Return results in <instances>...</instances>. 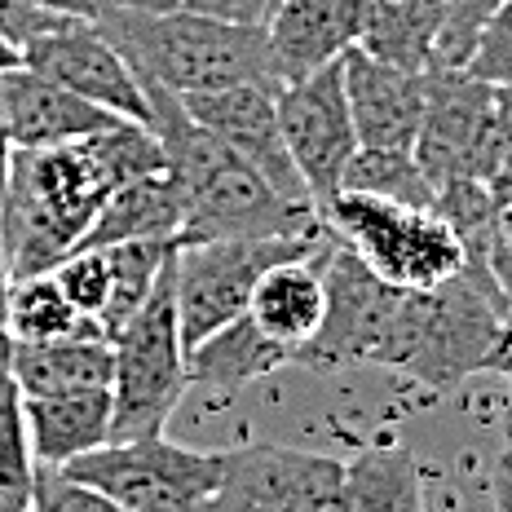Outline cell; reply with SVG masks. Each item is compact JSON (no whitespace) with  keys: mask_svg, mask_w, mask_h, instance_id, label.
Returning <instances> with one entry per match:
<instances>
[{"mask_svg":"<svg viewBox=\"0 0 512 512\" xmlns=\"http://www.w3.org/2000/svg\"><path fill=\"white\" fill-rule=\"evenodd\" d=\"M164 168L159 137L137 120H120L84 142L14 151L9 186L0 195V248L9 279L49 274L89 239L115 190Z\"/></svg>","mask_w":512,"mask_h":512,"instance_id":"cell-1","label":"cell"},{"mask_svg":"<svg viewBox=\"0 0 512 512\" xmlns=\"http://www.w3.org/2000/svg\"><path fill=\"white\" fill-rule=\"evenodd\" d=\"M151 102V133L164 146L168 173L177 177L186 226L181 243L208 239H287V234L327 230L323 217L305 204H292L270 186V177L248 164L234 146L208 133L195 115L181 106L177 93L146 84Z\"/></svg>","mask_w":512,"mask_h":512,"instance_id":"cell-2","label":"cell"},{"mask_svg":"<svg viewBox=\"0 0 512 512\" xmlns=\"http://www.w3.org/2000/svg\"><path fill=\"white\" fill-rule=\"evenodd\" d=\"M512 340L504 296L486 265L464 261L455 279L429 292H402L380 367L402 371L433 393L464 384L477 371H495V358Z\"/></svg>","mask_w":512,"mask_h":512,"instance_id":"cell-3","label":"cell"},{"mask_svg":"<svg viewBox=\"0 0 512 512\" xmlns=\"http://www.w3.org/2000/svg\"><path fill=\"white\" fill-rule=\"evenodd\" d=\"M98 27L115 40L142 84L177 93H208L239 80H274L265 23H226L208 14H137L111 9L98 14Z\"/></svg>","mask_w":512,"mask_h":512,"instance_id":"cell-4","label":"cell"},{"mask_svg":"<svg viewBox=\"0 0 512 512\" xmlns=\"http://www.w3.org/2000/svg\"><path fill=\"white\" fill-rule=\"evenodd\" d=\"M323 226L349 252H358L371 274L402 292H429L464 270V243L437 208H411L340 190Z\"/></svg>","mask_w":512,"mask_h":512,"instance_id":"cell-5","label":"cell"},{"mask_svg":"<svg viewBox=\"0 0 512 512\" xmlns=\"http://www.w3.org/2000/svg\"><path fill=\"white\" fill-rule=\"evenodd\" d=\"M332 230L318 234H287V239H208V243H177L173 252V301L177 327L186 354L221 332L226 323L248 314L256 283L265 270L296 256H314Z\"/></svg>","mask_w":512,"mask_h":512,"instance_id":"cell-6","label":"cell"},{"mask_svg":"<svg viewBox=\"0 0 512 512\" xmlns=\"http://www.w3.org/2000/svg\"><path fill=\"white\" fill-rule=\"evenodd\" d=\"M115 349V380H111V442H133V437L164 433L168 415L190 389L186 371V345L177 327V301H173V261L164 279L151 292V301L133 314V323L111 340Z\"/></svg>","mask_w":512,"mask_h":512,"instance_id":"cell-7","label":"cell"},{"mask_svg":"<svg viewBox=\"0 0 512 512\" xmlns=\"http://www.w3.org/2000/svg\"><path fill=\"white\" fill-rule=\"evenodd\" d=\"M415 159L433 195L460 181H482L495 190L512 186V151L495 111V84L468 71H433Z\"/></svg>","mask_w":512,"mask_h":512,"instance_id":"cell-8","label":"cell"},{"mask_svg":"<svg viewBox=\"0 0 512 512\" xmlns=\"http://www.w3.org/2000/svg\"><path fill=\"white\" fill-rule=\"evenodd\" d=\"M226 455L230 451H190L155 433L133 442H106L62 464V473L111 495L128 512H204L226 473Z\"/></svg>","mask_w":512,"mask_h":512,"instance_id":"cell-9","label":"cell"},{"mask_svg":"<svg viewBox=\"0 0 512 512\" xmlns=\"http://www.w3.org/2000/svg\"><path fill=\"white\" fill-rule=\"evenodd\" d=\"M323 283L327 309L309 345L296 349V367L309 371H345V367H380L384 340L393 332V318L402 305V287L384 283L367 270L358 252L340 239L323 248Z\"/></svg>","mask_w":512,"mask_h":512,"instance_id":"cell-10","label":"cell"},{"mask_svg":"<svg viewBox=\"0 0 512 512\" xmlns=\"http://www.w3.org/2000/svg\"><path fill=\"white\" fill-rule=\"evenodd\" d=\"M279 124L287 155H292L318 217H327V208L345 190V168L358 151L354 115H349L345 98V62H332L305 80L279 84Z\"/></svg>","mask_w":512,"mask_h":512,"instance_id":"cell-11","label":"cell"},{"mask_svg":"<svg viewBox=\"0 0 512 512\" xmlns=\"http://www.w3.org/2000/svg\"><path fill=\"white\" fill-rule=\"evenodd\" d=\"M345 464L279 442L234 446L204 512H332Z\"/></svg>","mask_w":512,"mask_h":512,"instance_id":"cell-12","label":"cell"},{"mask_svg":"<svg viewBox=\"0 0 512 512\" xmlns=\"http://www.w3.org/2000/svg\"><path fill=\"white\" fill-rule=\"evenodd\" d=\"M23 67L67 84L71 93L120 115V120H137V124L151 120L146 84L137 80V71L128 67L124 53L115 49V40L98 27V18H62L45 36L27 40Z\"/></svg>","mask_w":512,"mask_h":512,"instance_id":"cell-13","label":"cell"},{"mask_svg":"<svg viewBox=\"0 0 512 512\" xmlns=\"http://www.w3.org/2000/svg\"><path fill=\"white\" fill-rule=\"evenodd\" d=\"M181 106H186L208 133H217L221 142L234 146L248 164L261 168L283 199L314 208L292 155H287L283 124H279V84L274 80H239V84H226V89L186 93Z\"/></svg>","mask_w":512,"mask_h":512,"instance_id":"cell-14","label":"cell"},{"mask_svg":"<svg viewBox=\"0 0 512 512\" xmlns=\"http://www.w3.org/2000/svg\"><path fill=\"white\" fill-rule=\"evenodd\" d=\"M371 0H279L265 18L274 84L305 80L358 49Z\"/></svg>","mask_w":512,"mask_h":512,"instance_id":"cell-15","label":"cell"},{"mask_svg":"<svg viewBox=\"0 0 512 512\" xmlns=\"http://www.w3.org/2000/svg\"><path fill=\"white\" fill-rule=\"evenodd\" d=\"M340 62H345V98H349V115H354L358 146L415 151L424 106H429V76L402 71L362 49H349Z\"/></svg>","mask_w":512,"mask_h":512,"instance_id":"cell-16","label":"cell"},{"mask_svg":"<svg viewBox=\"0 0 512 512\" xmlns=\"http://www.w3.org/2000/svg\"><path fill=\"white\" fill-rule=\"evenodd\" d=\"M0 98H5L9 133H14L18 151H45V146L84 142V137H98L106 128L120 124V115L102 111L89 98L71 93L67 84L40 76V71L23 67V62L0 76Z\"/></svg>","mask_w":512,"mask_h":512,"instance_id":"cell-17","label":"cell"},{"mask_svg":"<svg viewBox=\"0 0 512 512\" xmlns=\"http://www.w3.org/2000/svg\"><path fill=\"white\" fill-rule=\"evenodd\" d=\"M9 376L23 398H58V393L111 389L115 349L106 336H62V340H18L9 354Z\"/></svg>","mask_w":512,"mask_h":512,"instance_id":"cell-18","label":"cell"},{"mask_svg":"<svg viewBox=\"0 0 512 512\" xmlns=\"http://www.w3.org/2000/svg\"><path fill=\"white\" fill-rule=\"evenodd\" d=\"M332 239V234H327ZM327 248V243H323ZM323 248L314 256H296V261H283L274 270H265V279L256 283L248 318L261 327L270 340L296 349L309 345L323 323V309H327V283H323Z\"/></svg>","mask_w":512,"mask_h":512,"instance_id":"cell-19","label":"cell"},{"mask_svg":"<svg viewBox=\"0 0 512 512\" xmlns=\"http://www.w3.org/2000/svg\"><path fill=\"white\" fill-rule=\"evenodd\" d=\"M23 411H27V433H31L36 464L62 468L111 442V420H115L111 389L23 398Z\"/></svg>","mask_w":512,"mask_h":512,"instance_id":"cell-20","label":"cell"},{"mask_svg":"<svg viewBox=\"0 0 512 512\" xmlns=\"http://www.w3.org/2000/svg\"><path fill=\"white\" fill-rule=\"evenodd\" d=\"M181 226H186V208H181V190L177 177L168 173H151L120 186L106 208L93 221L89 239L80 248H106V243H142V239H164V243H181Z\"/></svg>","mask_w":512,"mask_h":512,"instance_id":"cell-21","label":"cell"},{"mask_svg":"<svg viewBox=\"0 0 512 512\" xmlns=\"http://www.w3.org/2000/svg\"><path fill=\"white\" fill-rule=\"evenodd\" d=\"M287 362H292V349L270 340L243 314L221 327V332H212L208 340H199L186 354V371H190V384L239 393V389H248L252 380H265L270 371L287 367Z\"/></svg>","mask_w":512,"mask_h":512,"instance_id":"cell-22","label":"cell"},{"mask_svg":"<svg viewBox=\"0 0 512 512\" xmlns=\"http://www.w3.org/2000/svg\"><path fill=\"white\" fill-rule=\"evenodd\" d=\"M332 512H429L424 477L407 446H367L345 464Z\"/></svg>","mask_w":512,"mask_h":512,"instance_id":"cell-23","label":"cell"},{"mask_svg":"<svg viewBox=\"0 0 512 512\" xmlns=\"http://www.w3.org/2000/svg\"><path fill=\"white\" fill-rule=\"evenodd\" d=\"M446 0H371L358 49L402 71H433Z\"/></svg>","mask_w":512,"mask_h":512,"instance_id":"cell-24","label":"cell"},{"mask_svg":"<svg viewBox=\"0 0 512 512\" xmlns=\"http://www.w3.org/2000/svg\"><path fill=\"white\" fill-rule=\"evenodd\" d=\"M177 243L164 239H142V243H106L111 256V305L102 314V336L115 340L133 323V314L151 301V292L164 279L168 261H173Z\"/></svg>","mask_w":512,"mask_h":512,"instance_id":"cell-25","label":"cell"},{"mask_svg":"<svg viewBox=\"0 0 512 512\" xmlns=\"http://www.w3.org/2000/svg\"><path fill=\"white\" fill-rule=\"evenodd\" d=\"M9 336L18 340H62V336H102L98 323L80 314L67 301V292L49 274H31V279H14L9 287Z\"/></svg>","mask_w":512,"mask_h":512,"instance_id":"cell-26","label":"cell"},{"mask_svg":"<svg viewBox=\"0 0 512 512\" xmlns=\"http://www.w3.org/2000/svg\"><path fill=\"white\" fill-rule=\"evenodd\" d=\"M345 190L393 199V204H411V208H433L437 199L415 151H371V146H358L354 159H349Z\"/></svg>","mask_w":512,"mask_h":512,"instance_id":"cell-27","label":"cell"},{"mask_svg":"<svg viewBox=\"0 0 512 512\" xmlns=\"http://www.w3.org/2000/svg\"><path fill=\"white\" fill-rule=\"evenodd\" d=\"M31 482H36V455H31L23 389L9 371H0V495L31 499Z\"/></svg>","mask_w":512,"mask_h":512,"instance_id":"cell-28","label":"cell"},{"mask_svg":"<svg viewBox=\"0 0 512 512\" xmlns=\"http://www.w3.org/2000/svg\"><path fill=\"white\" fill-rule=\"evenodd\" d=\"M53 279L89 323L102 327V314L111 305V256L106 248H76L67 261L53 265Z\"/></svg>","mask_w":512,"mask_h":512,"instance_id":"cell-29","label":"cell"},{"mask_svg":"<svg viewBox=\"0 0 512 512\" xmlns=\"http://www.w3.org/2000/svg\"><path fill=\"white\" fill-rule=\"evenodd\" d=\"M31 512H128L111 495L76 482L62 468L36 464V482H31Z\"/></svg>","mask_w":512,"mask_h":512,"instance_id":"cell-30","label":"cell"},{"mask_svg":"<svg viewBox=\"0 0 512 512\" xmlns=\"http://www.w3.org/2000/svg\"><path fill=\"white\" fill-rule=\"evenodd\" d=\"M111 9H137V14H208L226 23H265L270 0H102Z\"/></svg>","mask_w":512,"mask_h":512,"instance_id":"cell-31","label":"cell"},{"mask_svg":"<svg viewBox=\"0 0 512 512\" xmlns=\"http://www.w3.org/2000/svg\"><path fill=\"white\" fill-rule=\"evenodd\" d=\"M468 76L486 80V84H508L512 80V0H499L495 14L477 40V53L468 62Z\"/></svg>","mask_w":512,"mask_h":512,"instance_id":"cell-32","label":"cell"},{"mask_svg":"<svg viewBox=\"0 0 512 512\" xmlns=\"http://www.w3.org/2000/svg\"><path fill=\"white\" fill-rule=\"evenodd\" d=\"M62 14H45V9H31L23 0H0V36L9 40V45L23 49L27 40L45 36L49 27H58Z\"/></svg>","mask_w":512,"mask_h":512,"instance_id":"cell-33","label":"cell"},{"mask_svg":"<svg viewBox=\"0 0 512 512\" xmlns=\"http://www.w3.org/2000/svg\"><path fill=\"white\" fill-rule=\"evenodd\" d=\"M486 270H490V279H495L499 287V296H504V309H508V323H512V252H504L495 239H490V252H486Z\"/></svg>","mask_w":512,"mask_h":512,"instance_id":"cell-34","label":"cell"},{"mask_svg":"<svg viewBox=\"0 0 512 512\" xmlns=\"http://www.w3.org/2000/svg\"><path fill=\"white\" fill-rule=\"evenodd\" d=\"M490 508L512 512V455L508 451L490 464Z\"/></svg>","mask_w":512,"mask_h":512,"instance_id":"cell-35","label":"cell"},{"mask_svg":"<svg viewBox=\"0 0 512 512\" xmlns=\"http://www.w3.org/2000/svg\"><path fill=\"white\" fill-rule=\"evenodd\" d=\"M9 265H5V248H0V371H9V354H14V336H9Z\"/></svg>","mask_w":512,"mask_h":512,"instance_id":"cell-36","label":"cell"},{"mask_svg":"<svg viewBox=\"0 0 512 512\" xmlns=\"http://www.w3.org/2000/svg\"><path fill=\"white\" fill-rule=\"evenodd\" d=\"M31 9H45V14H62V18H98L102 0H23Z\"/></svg>","mask_w":512,"mask_h":512,"instance_id":"cell-37","label":"cell"},{"mask_svg":"<svg viewBox=\"0 0 512 512\" xmlns=\"http://www.w3.org/2000/svg\"><path fill=\"white\" fill-rule=\"evenodd\" d=\"M14 133H9V115H5V98H0V195L9 186V168H14Z\"/></svg>","mask_w":512,"mask_h":512,"instance_id":"cell-38","label":"cell"},{"mask_svg":"<svg viewBox=\"0 0 512 512\" xmlns=\"http://www.w3.org/2000/svg\"><path fill=\"white\" fill-rule=\"evenodd\" d=\"M495 111H499V124H504L508 151H512V80L508 84H495Z\"/></svg>","mask_w":512,"mask_h":512,"instance_id":"cell-39","label":"cell"},{"mask_svg":"<svg viewBox=\"0 0 512 512\" xmlns=\"http://www.w3.org/2000/svg\"><path fill=\"white\" fill-rule=\"evenodd\" d=\"M495 243L504 252H512V199L508 204H499V217H495Z\"/></svg>","mask_w":512,"mask_h":512,"instance_id":"cell-40","label":"cell"},{"mask_svg":"<svg viewBox=\"0 0 512 512\" xmlns=\"http://www.w3.org/2000/svg\"><path fill=\"white\" fill-rule=\"evenodd\" d=\"M18 62H23V49H18V45H9V40L0 36V76H5L9 67H18Z\"/></svg>","mask_w":512,"mask_h":512,"instance_id":"cell-41","label":"cell"},{"mask_svg":"<svg viewBox=\"0 0 512 512\" xmlns=\"http://www.w3.org/2000/svg\"><path fill=\"white\" fill-rule=\"evenodd\" d=\"M504 451L512 455V384H508V402H504Z\"/></svg>","mask_w":512,"mask_h":512,"instance_id":"cell-42","label":"cell"},{"mask_svg":"<svg viewBox=\"0 0 512 512\" xmlns=\"http://www.w3.org/2000/svg\"><path fill=\"white\" fill-rule=\"evenodd\" d=\"M495 371H499V376H508V380H512V340L504 345V354L495 358Z\"/></svg>","mask_w":512,"mask_h":512,"instance_id":"cell-43","label":"cell"},{"mask_svg":"<svg viewBox=\"0 0 512 512\" xmlns=\"http://www.w3.org/2000/svg\"><path fill=\"white\" fill-rule=\"evenodd\" d=\"M270 5H279V0H270Z\"/></svg>","mask_w":512,"mask_h":512,"instance_id":"cell-44","label":"cell"}]
</instances>
